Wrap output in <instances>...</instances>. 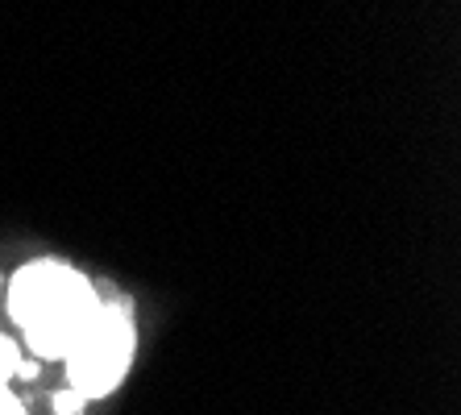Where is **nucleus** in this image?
<instances>
[{
  "label": "nucleus",
  "instance_id": "obj_1",
  "mask_svg": "<svg viewBox=\"0 0 461 415\" xmlns=\"http://www.w3.org/2000/svg\"><path fill=\"white\" fill-rule=\"evenodd\" d=\"M9 311L38 357H67L100 311V295L63 262H33L9 283Z\"/></svg>",
  "mask_w": 461,
  "mask_h": 415
},
{
  "label": "nucleus",
  "instance_id": "obj_4",
  "mask_svg": "<svg viewBox=\"0 0 461 415\" xmlns=\"http://www.w3.org/2000/svg\"><path fill=\"white\" fill-rule=\"evenodd\" d=\"M87 399L79 391H71V386H67L63 394H54V407H59V415H79V407H84Z\"/></svg>",
  "mask_w": 461,
  "mask_h": 415
},
{
  "label": "nucleus",
  "instance_id": "obj_3",
  "mask_svg": "<svg viewBox=\"0 0 461 415\" xmlns=\"http://www.w3.org/2000/svg\"><path fill=\"white\" fill-rule=\"evenodd\" d=\"M13 374H17V349H13V341L0 332V391L9 386Z\"/></svg>",
  "mask_w": 461,
  "mask_h": 415
},
{
  "label": "nucleus",
  "instance_id": "obj_5",
  "mask_svg": "<svg viewBox=\"0 0 461 415\" xmlns=\"http://www.w3.org/2000/svg\"><path fill=\"white\" fill-rule=\"evenodd\" d=\"M0 415H25V407L17 403L9 391H0Z\"/></svg>",
  "mask_w": 461,
  "mask_h": 415
},
{
  "label": "nucleus",
  "instance_id": "obj_2",
  "mask_svg": "<svg viewBox=\"0 0 461 415\" xmlns=\"http://www.w3.org/2000/svg\"><path fill=\"white\" fill-rule=\"evenodd\" d=\"M129 357H133V324L121 308H104L79 332V341L67 353V378L71 391H79L84 399L117 391V383L125 378Z\"/></svg>",
  "mask_w": 461,
  "mask_h": 415
}]
</instances>
